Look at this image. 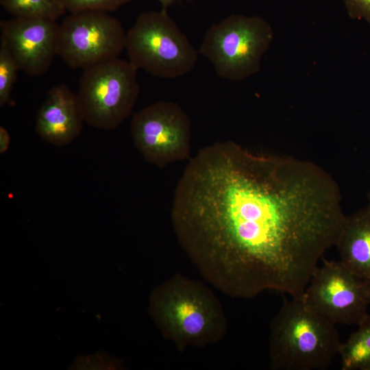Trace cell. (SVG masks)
I'll return each mask as SVG.
<instances>
[{"label":"cell","instance_id":"obj_1","mask_svg":"<svg viewBox=\"0 0 370 370\" xmlns=\"http://www.w3.org/2000/svg\"><path fill=\"white\" fill-rule=\"evenodd\" d=\"M317 164L227 140L190 160L171 207L175 234L200 273L232 297L303 294L346 215Z\"/></svg>","mask_w":370,"mask_h":370},{"label":"cell","instance_id":"obj_2","mask_svg":"<svg viewBox=\"0 0 370 370\" xmlns=\"http://www.w3.org/2000/svg\"><path fill=\"white\" fill-rule=\"evenodd\" d=\"M149 312L163 337L180 350L217 343L227 329L223 306L214 292L180 273L153 288Z\"/></svg>","mask_w":370,"mask_h":370},{"label":"cell","instance_id":"obj_3","mask_svg":"<svg viewBox=\"0 0 370 370\" xmlns=\"http://www.w3.org/2000/svg\"><path fill=\"white\" fill-rule=\"evenodd\" d=\"M341 345L335 324L312 308L302 295L291 297L270 323V368L325 370Z\"/></svg>","mask_w":370,"mask_h":370},{"label":"cell","instance_id":"obj_4","mask_svg":"<svg viewBox=\"0 0 370 370\" xmlns=\"http://www.w3.org/2000/svg\"><path fill=\"white\" fill-rule=\"evenodd\" d=\"M129 61L151 75L175 79L195 67L198 51L167 11L141 13L126 32Z\"/></svg>","mask_w":370,"mask_h":370},{"label":"cell","instance_id":"obj_5","mask_svg":"<svg viewBox=\"0 0 370 370\" xmlns=\"http://www.w3.org/2000/svg\"><path fill=\"white\" fill-rule=\"evenodd\" d=\"M273 36L271 27L262 18L233 14L207 29L198 52L219 77L240 82L259 71Z\"/></svg>","mask_w":370,"mask_h":370},{"label":"cell","instance_id":"obj_6","mask_svg":"<svg viewBox=\"0 0 370 370\" xmlns=\"http://www.w3.org/2000/svg\"><path fill=\"white\" fill-rule=\"evenodd\" d=\"M138 69L119 58L84 69L77 93L84 121L101 130L117 127L140 93Z\"/></svg>","mask_w":370,"mask_h":370},{"label":"cell","instance_id":"obj_7","mask_svg":"<svg viewBox=\"0 0 370 370\" xmlns=\"http://www.w3.org/2000/svg\"><path fill=\"white\" fill-rule=\"evenodd\" d=\"M131 134L142 156L159 168L190 156L191 121L177 103L160 101L143 108L132 119Z\"/></svg>","mask_w":370,"mask_h":370},{"label":"cell","instance_id":"obj_8","mask_svg":"<svg viewBox=\"0 0 370 370\" xmlns=\"http://www.w3.org/2000/svg\"><path fill=\"white\" fill-rule=\"evenodd\" d=\"M125 39L121 23L108 12L71 13L59 27L58 55L71 67L84 69L117 58Z\"/></svg>","mask_w":370,"mask_h":370},{"label":"cell","instance_id":"obj_9","mask_svg":"<svg viewBox=\"0 0 370 370\" xmlns=\"http://www.w3.org/2000/svg\"><path fill=\"white\" fill-rule=\"evenodd\" d=\"M302 297L332 323L358 325L369 314L370 282L356 276L340 260L323 259Z\"/></svg>","mask_w":370,"mask_h":370},{"label":"cell","instance_id":"obj_10","mask_svg":"<svg viewBox=\"0 0 370 370\" xmlns=\"http://www.w3.org/2000/svg\"><path fill=\"white\" fill-rule=\"evenodd\" d=\"M59 27L50 18L14 17L1 21V38L20 70L29 76H40L58 55Z\"/></svg>","mask_w":370,"mask_h":370},{"label":"cell","instance_id":"obj_11","mask_svg":"<svg viewBox=\"0 0 370 370\" xmlns=\"http://www.w3.org/2000/svg\"><path fill=\"white\" fill-rule=\"evenodd\" d=\"M84 122L77 94L62 84L48 91L37 114L36 131L47 143L62 147L80 134Z\"/></svg>","mask_w":370,"mask_h":370},{"label":"cell","instance_id":"obj_12","mask_svg":"<svg viewBox=\"0 0 370 370\" xmlns=\"http://www.w3.org/2000/svg\"><path fill=\"white\" fill-rule=\"evenodd\" d=\"M340 261L370 282V206L346 216L336 245Z\"/></svg>","mask_w":370,"mask_h":370},{"label":"cell","instance_id":"obj_13","mask_svg":"<svg viewBox=\"0 0 370 370\" xmlns=\"http://www.w3.org/2000/svg\"><path fill=\"white\" fill-rule=\"evenodd\" d=\"M338 355L342 370H370V314L341 343Z\"/></svg>","mask_w":370,"mask_h":370},{"label":"cell","instance_id":"obj_14","mask_svg":"<svg viewBox=\"0 0 370 370\" xmlns=\"http://www.w3.org/2000/svg\"><path fill=\"white\" fill-rule=\"evenodd\" d=\"M0 4L14 17L56 21L66 12L59 0H0Z\"/></svg>","mask_w":370,"mask_h":370},{"label":"cell","instance_id":"obj_15","mask_svg":"<svg viewBox=\"0 0 370 370\" xmlns=\"http://www.w3.org/2000/svg\"><path fill=\"white\" fill-rule=\"evenodd\" d=\"M19 66L5 40L0 42V106L13 104L11 92L17 79Z\"/></svg>","mask_w":370,"mask_h":370},{"label":"cell","instance_id":"obj_16","mask_svg":"<svg viewBox=\"0 0 370 370\" xmlns=\"http://www.w3.org/2000/svg\"><path fill=\"white\" fill-rule=\"evenodd\" d=\"M66 11L76 13L87 11L113 12L132 0H59Z\"/></svg>","mask_w":370,"mask_h":370},{"label":"cell","instance_id":"obj_17","mask_svg":"<svg viewBox=\"0 0 370 370\" xmlns=\"http://www.w3.org/2000/svg\"><path fill=\"white\" fill-rule=\"evenodd\" d=\"M73 366V369H117L123 367L117 359L102 353L90 357L78 358Z\"/></svg>","mask_w":370,"mask_h":370},{"label":"cell","instance_id":"obj_18","mask_svg":"<svg viewBox=\"0 0 370 370\" xmlns=\"http://www.w3.org/2000/svg\"><path fill=\"white\" fill-rule=\"evenodd\" d=\"M349 15L370 23V0H343Z\"/></svg>","mask_w":370,"mask_h":370},{"label":"cell","instance_id":"obj_19","mask_svg":"<svg viewBox=\"0 0 370 370\" xmlns=\"http://www.w3.org/2000/svg\"><path fill=\"white\" fill-rule=\"evenodd\" d=\"M10 136L8 130L3 126L0 127V153L3 154L9 148Z\"/></svg>","mask_w":370,"mask_h":370},{"label":"cell","instance_id":"obj_20","mask_svg":"<svg viewBox=\"0 0 370 370\" xmlns=\"http://www.w3.org/2000/svg\"><path fill=\"white\" fill-rule=\"evenodd\" d=\"M158 1L162 5V10L164 11H167V8L171 4H172L173 2L176 1H180V0H158Z\"/></svg>","mask_w":370,"mask_h":370},{"label":"cell","instance_id":"obj_21","mask_svg":"<svg viewBox=\"0 0 370 370\" xmlns=\"http://www.w3.org/2000/svg\"><path fill=\"white\" fill-rule=\"evenodd\" d=\"M367 199H368V201H369L368 205L370 206V190H369V192L368 193Z\"/></svg>","mask_w":370,"mask_h":370}]
</instances>
